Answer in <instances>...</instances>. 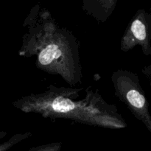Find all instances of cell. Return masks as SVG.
Here are the masks:
<instances>
[{"label":"cell","mask_w":151,"mask_h":151,"mask_svg":"<svg viewBox=\"0 0 151 151\" xmlns=\"http://www.w3.org/2000/svg\"><path fill=\"white\" fill-rule=\"evenodd\" d=\"M23 27L20 57H35L38 69L60 77L69 86L82 83L80 42L72 31L60 26L39 3L30 9Z\"/></svg>","instance_id":"1"},{"label":"cell","mask_w":151,"mask_h":151,"mask_svg":"<svg viewBox=\"0 0 151 151\" xmlns=\"http://www.w3.org/2000/svg\"><path fill=\"white\" fill-rule=\"evenodd\" d=\"M118 0H82V10L98 23H106L116 8Z\"/></svg>","instance_id":"5"},{"label":"cell","mask_w":151,"mask_h":151,"mask_svg":"<svg viewBox=\"0 0 151 151\" xmlns=\"http://www.w3.org/2000/svg\"><path fill=\"white\" fill-rule=\"evenodd\" d=\"M61 148L62 142H55L32 147L27 151H60Z\"/></svg>","instance_id":"7"},{"label":"cell","mask_w":151,"mask_h":151,"mask_svg":"<svg viewBox=\"0 0 151 151\" xmlns=\"http://www.w3.org/2000/svg\"><path fill=\"white\" fill-rule=\"evenodd\" d=\"M7 135V133L6 131H0V141L2 139H4ZM32 134L31 132H25V133H19V134H14L8 140L4 142L0 143V151H7L14 147L19 143L27 139L28 138L31 137Z\"/></svg>","instance_id":"6"},{"label":"cell","mask_w":151,"mask_h":151,"mask_svg":"<svg viewBox=\"0 0 151 151\" xmlns=\"http://www.w3.org/2000/svg\"><path fill=\"white\" fill-rule=\"evenodd\" d=\"M145 70H146L145 72H144V71H142V72L144 74H145V75H147V78H149V81H150V75H151V73H150V65H148L147 66H146L145 68Z\"/></svg>","instance_id":"8"},{"label":"cell","mask_w":151,"mask_h":151,"mask_svg":"<svg viewBox=\"0 0 151 151\" xmlns=\"http://www.w3.org/2000/svg\"><path fill=\"white\" fill-rule=\"evenodd\" d=\"M83 88L58 87L50 84L47 90L24 96L12 103L25 114H37L51 119H64L77 123L106 129H124L128 124L116 105L109 104L98 88L87 87L86 95L78 99Z\"/></svg>","instance_id":"2"},{"label":"cell","mask_w":151,"mask_h":151,"mask_svg":"<svg viewBox=\"0 0 151 151\" xmlns=\"http://www.w3.org/2000/svg\"><path fill=\"white\" fill-rule=\"evenodd\" d=\"M114 95L124 103L133 116L151 132V115L149 102L137 74L119 69L111 75Z\"/></svg>","instance_id":"3"},{"label":"cell","mask_w":151,"mask_h":151,"mask_svg":"<svg viewBox=\"0 0 151 151\" xmlns=\"http://www.w3.org/2000/svg\"><path fill=\"white\" fill-rule=\"evenodd\" d=\"M141 47L145 56L151 55V14L139 9L128 23L120 40V50L128 52Z\"/></svg>","instance_id":"4"}]
</instances>
